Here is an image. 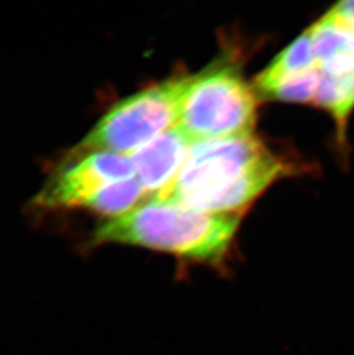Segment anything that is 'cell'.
<instances>
[{"instance_id": "6da1fadb", "label": "cell", "mask_w": 354, "mask_h": 355, "mask_svg": "<svg viewBox=\"0 0 354 355\" xmlns=\"http://www.w3.org/2000/svg\"><path fill=\"white\" fill-rule=\"evenodd\" d=\"M285 174L287 164L253 135L196 141L174 181L155 198L211 214H241Z\"/></svg>"}, {"instance_id": "7a4b0ae2", "label": "cell", "mask_w": 354, "mask_h": 355, "mask_svg": "<svg viewBox=\"0 0 354 355\" xmlns=\"http://www.w3.org/2000/svg\"><path fill=\"white\" fill-rule=\"evenodd\" d=\"M241 218V214H211L153 197L98 225L91 246L129 245L167 253L187 263L224 269Z\"/></svg>"}, {"instance_id": "3957f363", "label": "cell", "mask_w": 354, "mask_h": 355, "mask_svg": "<svg viewBox=\"0 0 354 355\" xmlns=\"http://www.w3.org/2000/svg\"><path fill=\"white\" fill-rule=\"evenodd\" d=\"M255 123L257 96L234 64L189 76L176 127L192 143L250 136Z\"/></svg>"}, {"instance_id": "277c9868", "label": "cell", "mask_w": 354, "mask_h": 355, "mask_svg": "<svg viewBox=\"0 0 354 355\" xmlns=\"http://www.w3.org/2000/svg\"><path fill=\"white\" fill-rule=\"evenodd\" d=\"M189 76L168 78L114 105L82 139L74 157L113 152L130 155L176 127Z\"/></svg>"}, {"instance_id": "5b68a950", "label": "cell", "mask_w": 354, "mask_h": 355, "mask_svg": "<svg viewBox=\"0 0 354 355\" xmlns=\"http://www.w3.org/2000/svg\"><path fill=\"white\" fill-rule=\"evenodd\" d=\"M51 176L35 202L50 209L81 208L107 185L136 178L129 155L113 152H94L71 159Z\"/></svg>"}, {"instance_id": "8992f818", "label": "cell", "mask_w": 354, "mask_h": 355, "mask_svg": "<svg viewBox=\"0 0 354 355\" xmlns=\"http://www.w3.org/2000/svg\"><path fill=\"white\" fill-rule=\"evenodd\" d=\"M191 145L192 141L174 127L129 155L147 199L159 195L174 181Z\"/></svg>"}, {"instance_id": "52a82bcc", "label": "cell", "mask_w": 354, "mask_h": 355, "mask_svg": "<svg viewBox=\"0 0 354 355\" xmlns=\"http://www.w3.org/2000/svg\"><path fill=\"white\" fill-rule=\"evenodd\" d=\"M319 69L328 75L350 74L354 71V33L332 10L308 28Z\"/></svg>"}, {"instance_id": "ba28073f", "label": "cell", "mask_w": 354, "mask_h": 355, "mask_svg": "<svg viewBox=\"0 0 354 355\" xmlns=\"http://www.w3.org/2000/svg\"><path fill=\"white\" fill-rule=\"evenodd\" d=\"M319 68L315 60L310 31H305L285 47L254 80V90L260 97L289 78H296Z\"/></svg>"}, {"instance_id": "9c48e42d", "label": "cell", "mask_w": 354, "mask_h": 355, "mask_svg": "<svg viewBox=\"0 0 354 355\" xmlns=\"http://www.w3.org/2000/svg\"><path fill=\"white\" fill-rule=\"evenodd\" d=\"M313 104L332 115L337 125L338 141L343 144L348 116L354 110V71L341 76L321 71L320 84Z\"/></svg>"}, {"instance_id": "30bf717a", "label": "cell", "mask_w": 354, "mask_h": 355, "mask_svg": "<svg viewBox=\"0 0 354 355\" xmlns=\"http://www.w3.org/2000/svg\"><path fill=\"white\" fill-rule=\"evenodd\" d=\"M145 198L147 199L145 190L134 178L107 185L89 198L81 208L113 218L133 211L142 204V200L145 201Z\"/></svg>"}, {"instance_id": "8fae6325", "label": "cell", "mask_w": 354, "mask_h": 355, "mask_svg": "<svg viewBox=\"0 0 354 355\" xmlns=\"http://www.w3.org/2000/svg\"><path fill=\"white\" fill-rule=\"evenodd\" d=\"M321 71H313L289 78L271 89L264 99L287 103H313L320 83Z\"/></svg>"}, {"instance_id": "7c38bea8", "label": "cell", "mask_w": 354, "mask_h": 355, "mask_svg": "<svg viewBox=\"0 0 354 355\" xmlns=\"http://www.w3.org/2000/svg\"><path fill=\"white\" fill-rule=\"evenodd\" d=\"M331 10L348 29H351L354 33V0L338 3L331 8Z\"/></svg>"}]
</instances>
